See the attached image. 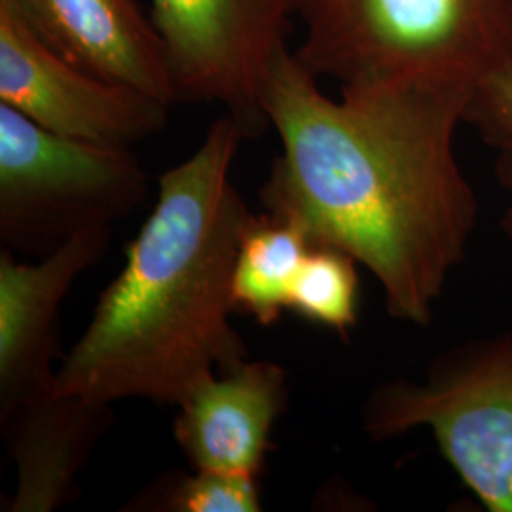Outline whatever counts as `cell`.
I'll list each match as a JSON object with an SVG mask.
<instances>
[{
    "mask_svg": "<svg viewBox=\"0 0 512 512\" xmlns=\"http://www.w3.org/2000/svg\"><path fill=\"white\" fill-rule=\"evenodd\" d=\"M357 266L342 251L311 247L294 281L289 311L340 336H348L359 319Z\"/></svg>",
    "mask_w": 512,
    "mask_h": 512,
    "instance_id": "4fadbf2b",
    "label": "cell"
},
{
    "mask_svg": "<svg viewBox=\"0 0 512 512\" xmlns=\"http://www.w3.org/2000/svg\"><path fill=\"white\" fill-rule=\"evenodd\" d=\"M463 124L475 128L497 152L512 148V55L476 78Z\"/></svg>",
    "mask_w": 512,
    "mask_h": 512,
    "instance_id": "9a60e30c",
    "label": "cell"
},
{
    "mask_svg": "<svg viewBox=\"0 0 512 512\" xmlns=\"http://www.w3.org/2000/svg\"><path fill=\"white\" fill-rule=\"evenodd\" d=\"M294 50L346 86H469L512 55V0H294Z\"/></svg>",
    "mask_w": 512,
    "mask_h": 512,
    "instance_id": "3957f363",
    "label": "cell"
},
{
    "mask_svg": "<svg viewBox=\"0 0 512 512\" xmlns=\"http://www.w3.org/2000/svg\"><path fill=\"white\" fill-rule=\"evenodd\" d=\"M313 247L293 220L253 215L239 245L232 296L238 313L272 327L289 310L294 281Z\"/></svg>",
    "mask_w": 512,
    "mask_h": 512,
    "instance_id": "7c38bea8",
    "label": "cell"
},
{
    "mask_svg": "<svg viewBox=\"0 0 512 512\" xmlns=\"http://www.w3.org/2000/svg\"><path fill=\"white\" fill-rule=\"evenodd\" d=\"M495 175H497V181L511 196V205L503 215L501 226H503V232H505V236L509 238L512 245V148L499 150V156H497V162H495Z\"/></svg>",
    "mask_w": 512,
    "mask_h": 512,
    "instance_id": "2e32d148",
    "label": "cell"
},
{
    "mask_svg": "<svg viewBox=\"0 0 512 512\" xmlns=\"http://www.w3.org/2000/svg\"><path fill=\"white\" fill-rule=\"evenodd\" d=\"M110 238L112 228L84 232L33 264L0 249V414L54 387L63 300L107 255Z\"/></svg>",
    "mask_w": 512,
    "mask_h": 512,
    "instance_id": "ba28073f",
    "label": "cell"
},
{
    "mask_svg": "<svg viewBox=\"0 0 512 512\" xmlns=\"http://www.w3.org/2000/svg\"><path fill=\"white\" fill-rule=\"evenodd\" d=\"M294 0H152L177 103H219L245 139L270 128L264 92L289 52Z\"/></svg>",
    "mask_w": 512,
    "mask_h": 512,
    "instance_id": "8992f818",
    "label": "cell"
},
{
    "mask_svg": "<svg viewBox=\"0 0 512 512\" xmlns=\"http://www.w3.org/2000/svg\"><path fill=\"white\" fill-rule=\"evenodd\" d=\"M287 401L285 368L245 359L205 376L184 395L173 437L194 469L258 478Z\"/></svg>",
    "mask_w": 512,
    "mask_h": 512,
    "instance_id": "9c48e42d",
    "label": "cell"
},
{
    "mask_svg": "<svg viewBox=\"0 0 512 512\" xmlns=\"http://www.w3.org/2000/svg\"><path fill=\"white\" fill-rule=\"evenodd\" d=\"M245 135L224 114L198 150L160 177V194L63 357L59 393L97 403L177 404L213 372L249 359L230 317L232 281L251 211L230 179Z\"/></svg>",
    "mask_w": 512,
    "mask_h": 512,
    "instance_id": "7a4b0ae2",
    "label": "cell"
},
{
    "mask_svg": "<svg viewBox=\"0 0 512 512\" xmlns=\"http://www.w3.org/2000/svg\"><path fill=\"white\" fill-rule=\"evenodd\" d=\"M126 511L258 512L262 511L256 476L228 475L194 469L158 476L129 501Z\"/></svg>",
    "mask_w": 512,
    "mask_h": 512,
    "instance_id": "5bb4252c",
    "label": "cell"
},
{
    "mask_svg": "<svg viewBox=\"0 0 512 512\" xmlns=\"http://www.w3.org/2000/svg\"><path fill=\"white\" fill-rule=\"evenodd\" d=\"M469 86H346L336 101L293 50L277 61L264 112L281 154L260 188L264 211L313 247L374 275L397 321L427 327L478 220L456 156Z\"/></svg>",
    "mask_w": 512,
    "mask_h": 512,
    "instance_id": "6da1fadb",
    "label": "cell"
},
{
    "mask_svg": "<svg viewBox=\"0 0 512 512\" xmlns=\"http://www.w3.org/2000/svg\"><path fill=\"white\" fill-rule=\"evenodd\" d=\"M0 103L57 135L131 148L165 128L169 105L82 71L0 4Z\"/></svg>",
    "mask_w": 512,
    "mask_h": 512,
    "instance_id": "52a82bcc",
    "label": "cell"
},
{
    "mask_svg": "<svg viewBox=\"0 0 512 512\" xmlns=\"http://www.w3.org/2000/svg\"><path fill=\"white\" fill-rule=\"evenodd\" d=\"M421 427L488 511L512 512V332L448 349L420 384L378 385L366 399L370 440Z\"/></svg>",
    "mask_w": 512,
    "mask_h": 512,
    "instance_id": "277c9868",
    "label": "cell"
},
{
    "mask_svg": "<svg viewBox=\"0 0 512 512\" xmlns=\"http://www.w3.org/2000/svg\"><path fill=\"white\" fill-rule=\"evenodd\" d=\"M69 63L86 73L177 103L164 40L135 0H0Z\"/></svg>",
    "mask_w": 512,
    "mask_h": 512,
    "instance_id": "30bf717a",
    "label": "cell"
},
{
    "mask_svg": "<svg viewBox=\"0 0 512 512\" xmlns=\"http://www.w3.org/2000/svg\"><path fill=\"white\" fill-rule=\"evenodd\" d=\"M114 421L110 404L54 387L0 414L4 446L16 465V492L6 512H54L73 503L78 475Z\"/></svg>",
    "mask_w": 512,
    "mask_h": 512,
    "instance_id": "8fae6325",
    "label": "cell"
},
{
    "mask_svg": "<svg viewBox=\"0 0 512 512\" xmlns=\"http://www.w3.org/2000/svg\"><path fill=\"white\" fill-rule=\"evenodd\" d=\"M147 171L131 148L57 135L0 103V241L50 255L128 219L147 202Z\"/></svg>",
    "mask_w": 512,
    "mask_h": 512,
    "instance_id": "5b68a950",
    "label": "cell"
}]
</instances>
